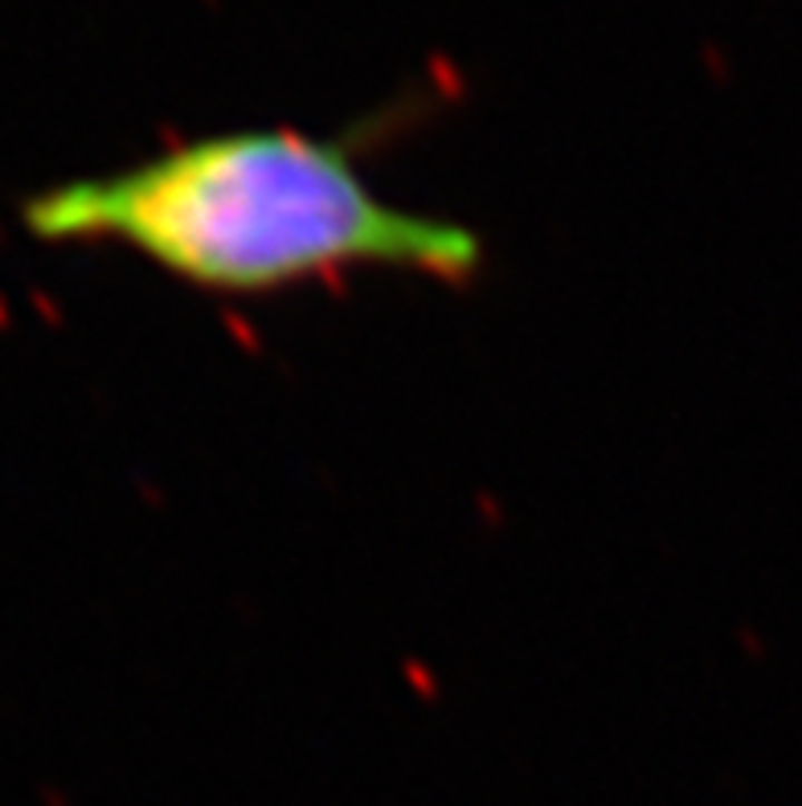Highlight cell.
I'll list each match as a JSON object with an SVG mask.
<instances>
[{
  "label": "cell",
  "mask_w": 802,
  "mask_h": 806,
  "mask_svg": "<svg viewBox=\"0 0 802 806\" xmlns=\"http://www.w3.org/2000/svg\"><path fill=\"white\" fill-rule=\"evenodd\" d=\"M21 222L46 246H124L214 295H275L356 266L467 283L483 238L381 197L349 144L291 127L214 131L148 160L38 189Z\"/></svg>",
  "instance_id": "6da1fadb"
}]
</instances>
